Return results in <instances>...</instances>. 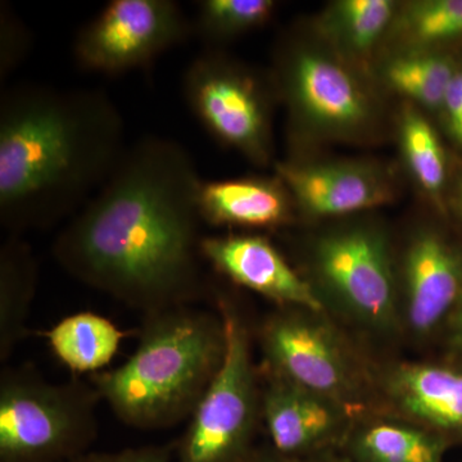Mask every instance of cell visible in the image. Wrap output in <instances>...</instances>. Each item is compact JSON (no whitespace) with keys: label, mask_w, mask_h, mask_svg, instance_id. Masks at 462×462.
Returning <instances> with one entry per match:
<instances>
[{"label":"cell","mask_w":462,"mask_h":462,"mask_svg":"<svg viewBox=\"0 0 462 462\" xmlns=\"http://www.w3.org/2000/svg\"><path fill=\"white\" fill-rule=\"evenodd\" d=\"M394 8L391 0H342L331 5L325 26L346 50L364 53L387 30Z\"/></svg>","instance_id":"obj_23"},{"label":"cell","mask_w":462,"mask_h":462,"mask_svg":"<svg viewBox=\"0 0 462 462\" xmlns=\"http://www.w3.org/2000/svg\"><path fill=\"white\" fill-rule=\"evenodd\" d=\"M267 375L261 392V419L270 447L287 456L340 452L356 422V411L287 380Z\"/></svg>","instance_id":"obj_12"},{"label":"cell","mask_w":462,"mask_h":462,"mask_svg":"<svg viewBox=\"0 0 462 462\" xmlns=\"http://www.w3.org/2000/svg\"><path fill=\"white\" fill-rule=\"evenodd\" d=\"M443 336L448 356L462 357V297L451 319L447 322Z\"/></svg>","instance_id":"obj_29"},{"label":"cell","mask_w":462,"mask_h":462,"mask_svg":"<svg viewBox=\"0 0 462 462\" xmlns=\"http://www.w3.org/2000/svg\"><path fill=\"white\" fill-rule=\"evenodd\" d=\"M38 263L29 243L7 234L0 247V360L26 338L27 319L38 288Z\"/></svg>","instance_id":"obj_18"},{"label":"cell","mask_w":462,"mask_h":462,"mask_svg":"<svg viewBox=\"0 0 462 462\" xmlns=\"http://www.w3.org/2000/svg\"><path fill=\"white\" fill-rule=\"evenodd\" d=\"M440 111L445 116L447 132L455 144L462 148V67H458L446 91Z\"/></svg>","instance_id":"obj_27"},{"label":"cell","mask_w":462,"mask_h":462,"mask_svg":"<svg viewBox=\"0 0 462 462\" xmlns=\"http://www.w3.org/2000/svg\"><path fill=\"white\" fill-rule=\"evenodd\" d=\"M120 109L100 89L17 84L0 99V224L50 229L107 182L126 152Z\"/></svg>","instance_id":"obj_2"},{"label":"cell","mask_w":462,"mask_h":462,"mask_svg":"<svg viewBox=\"0 0 462 462\" xmlns=\"http://www.w3.org/2000/svg\"><path fill=\"white\" fill-rule=\"evenodd\" d=\"M396 32L415 51L462 38V0L410 3L398 16Z\"/></svg>","instance_id":"obj_24"},{"label":"cell","mask_w":462,"mask_h":462,"mask_svg":"<svg viewBox=\"0 0 462 462\" xmlns=\"http://www.w3.org/2000/svg\"><path fill=\"white\" fill-rule=\"evenodd\" d=\"M172 447H142L120 452H88L69 462H172Z\"/></svg>","instance_id":"obj_26"},{"label":"cell","mask_w":462,"mask_h":462,"mask_svg":"<svg viewBox=\"0 0 462 462\" xmlns=\"http://www.w3.org/2000/svg\"><path fill=\"white\" fill-rule=\"evenodd\" d=\"M275 8L273 0H202L191 23L193 35L206 50H221L224 42L263 26Z\"/></svg>","instance_id":"obj_21"},{"label":"cell","mask_w":462,"mask_h":462,"mask_svg":"<svg viewBox=\"0 0 462 462\" xmlns=\"http://www.w3.org/2000/svg\"><path fill=\"white\" fill-rule=\"evenodd\" d=\"M188 107L216 141L258 166L272 160V117L266 85L221 50H206L182 76Z\"/></svg>","instance_id":"obj_7"},{"label":"cell","mask_w":462,"mask_h":462,"mask_svg":"<svg viewBox=\"0 0 462 462\" xmlns=\"http://www.w3.org/2000/svg\"><path fill=\"white\" fill-rule=\"evenodd\" d=\"M225 349L223 318L173 307L148 315L132 357L94 375L93 387L125 424L163 430L193 413Z\"/></svg>","instance_id":"obj_3"},{"label":"cell","mask_w":462,"mask_h":462,"mask_svg":"<svg viewBox=\"0 0 462 462\" xmlns=\"http://www.w3.org/2000/svg\"><path fill=\"white\" fill-rule=\"evenodd\" d=\"M400 133L404 158L413 178L431 199L440 203L447 166L445 151L436 130L420 112L407 108L401 118Z\"/></svg>","instance_id":"obj_22"},{"label":"cell","mask_w":462,"mask_h":462,"mask_svg":"<svg viewBox=\"0 0 462 462\" xmlns=\"http://www.w3.org/2000/svg\"><path fill=\"white\" fill-rule=\"evenodd\" d=\"M125 333L94 312L67 316L47 333L54 355L75 373H93L111 363Z\"/></svg>","instance_id":"obj_19"},{"label":"cell","mask_w":462,"mask_h":462,"mask_svg":"<svg viewBox=\"0 0 462 462\" xmlns=\"http://www.w3.org/2000/svg\"><path fill=\"white\" fill-rule=\"evenodd\" d=\"M462 297V247L437 230L413 236L403 260L401 321L415 338L445 330Z\"/></svg>","instance_id":"obj_13"},{"label":"cell","mask_w":462,"mask_h":462,"mask_svg":"<svg viewBox=\"0 0 462 462\" xmlns=\"http://www.w3.org/2000/svg\"><path fill=\"white\" fill-rule=\"evenodd\" d=\"M457 199H458V206H460V209L462 212V181L460 182V185H458Z\"/></svg>","instance_id":"obj_30"},{"label":"cell","mask_w":462,"mask_h":462,"mask_svg":"<svg viewBox=\"0 0 462 462\" xmlns=\"http://www.w3.org/2000/svg\"><path fill=\"white\" fill-rule=\"evenodd\" d=\"M226 337L223 364L191 413L176 462H239L254 448L261 393L247 327L220 300Z\"/></svg>","instance_id":"obj_5"},{"label":"cell","mask_w":462,"mask_h":462,"mask_svg":"<svg viewBox=\"0 0 462 462\" xmlns=\"http://www.w3.org/2000/svg\"><path fill=\"white\" fill-rule=\"evenodd\" d=\"M266 374L309 389L349 409L374 391L373 370L325 314L284 307L260 334Z\"/></svg>","instance_id":"obj_6"},{"label":"cell","mask_w":462,"mask_h":462,"mask_svg":"<svg viewBox=\"0 0 462 462\" xmlns=\"http://www.w3.org/2000/svg\"><path fill=\"white\" fill-rule=\"evenodd\" d=\"M32 50V33L8 5H0V78L5 80Z\"/></svg>","instance_id":"obj_25"},{"label":"cell","mask_w":462,"mask_h":462,"mask_svg":"<svg viewBox=\"0 0 462 462\" xmlns=\"http://www.w3.org/2000/svg\"><path fill=\"white\" fill-rule=\"evenodd\" d=\"M294 200L276 176L202 181L199 208L202 221L215 226L272 229L291 221Z\"/></svg>","instance_id":"obj_16"},{"label":"cell","mask_w":462,"mask_h":462,"mask_svg":"<svg viewBox=\"0 0 462 462\" xmlns=\"http://www.w3.org/2000/svg\"><path fill=\"white\" fill-rule=\"evenodd\" d=\"M199 169L180 143L149 135L69 218L53 256L69 275L152 315L202 293Z\"/></svg>","instance_id":"obj_1"},{"label":"cell","mask_w":462,"mask_h":462,"mask_svg":"<svg viewBox=\"0 0 462 462\" xmlns=\"http://www.w3.org/2000/svg\"><path fill=\"white\" fill-rule=\"evenodd\" d=\"M457 69L454 60L443 54L412 51L392 60L385 67V78L394 89L419 105L440 109Z\"/></svg>","instance_id":"obj_20"},{"label":"cell","mask_w":462,"mask_h":462,"mask_svg":"<svg viewBox=\"0 0 462 462\" xmlns=\"http://www.w3.org/2000/svg\"><path fill=\"white\" fill-rule=\"evenodd\" d=\"M98 392L80 382L51 384L26 370L0 382V462H69L98 434Z\"/></svg>","instance_id":"obj_4"},{"label":"cell","mask_w":462,"mask_h":462,"mask_svg":"<svg viewBox=\"0 0 462 462\" xmlns=\"http://www.w3.org/2000/svg\"><path fill=\"white\" fill-rule=\"evenodd\" d=\"M312 264L349 318L382 333L402 325L391 251L380 231L354 226L325 234L316 242Z\"/></svg>","instance_id":"obj_8"},{"label":"cell","mask_w":462,"mask_h":462,"mask_svg":"<svg viewBox=\"0 0 462 462\" xmlns=\"http://www.w3.org/2000/svg\"><path fill=\"white\" fill-rule=\"evenodd\" d=\"M278 81L300 126L329 135H351L372 118V105L357 80L333 58L291 45L282 51Z\"/></svg>","instance_id":"obj_10"},{"label":"cell","mask_w":462,"mask_h":462,"mask_svg":"<svg viewBox=\"0 0 462 462\" xmlns=\"http://www.w3.org/2000/svg\"><path fill=\"white\" fill-rule=\"evenodd\" d=\"M276 173L294 205L312 217L355 214L392 199L384 178L356 163L282 162L276 165Z\"/></svg>","instance_id":"obj_15"},{"label":"cell","mask_w":462,"mask_h":462,"mask_svg":"<svg viewBox=\"0 0 462 462\" xmlns=\"http://www.w3.org/2000/svg\"><path fill=\"white\" fill-rule=\"evenodd\" d=\"M376 396L397 416L462 446V357L394 363L373 370Z\"/></svg>","instance_id":"obj_11"},{"label":"cell","mask_w":462,"mask_h":462,"mask_svg":"<svg viewBox=\"0 0 462 462\" xmlns=\"http://www.w3.org/2000/svg\"><path fill=\"white\" fill-rule=\"evenodd\" d=\"M193 35L173 0H112L79 32L74 56L85 71L120 75L151 65Z\"/></svg>","instance_id":"obj_9"},{"label":"cell","mask_w":462,"mask_h":462,"mask_svg":"<svg viewBox=\"0 0 462 462\" xmlns=\"http://www.w3.org/2000/svg\"><path fill=\"white\" fill-rule=\"evenodd\" d=\"M200 254L231 282L282 307L325 314L320 294L285 261L269 239L254 234L205 236Z\"/></svg>","instance_id":"obj_14"},{"label":"cell","mask_w":462,"mask_h":462,"mask_svg":"<svg viewBox=\"0 0 462 462\" xmlns=\"http://www.w3.org/2000/svg\"><path fill=\"white\" fill-rule=\"evenodd\" d=\"M239 462H351L342 452H329L312 456H287L279 454L272 447L252 448L245 458Z\"/></svg>","instance_id":"obj_28"},{"label":"cell","mask_w":462,"mask_h":462,"mask_svg":"<svg viewBox=\"0 0 462 462\" xmlns=\"http://www.w3.org/2000/svg\"><path fill=\"white\" fill-rule=\"evenodd\" d=\"M448 448L433 431L388 413L356 420L340 452L351 462H445Z\"/></svg>","instance_id":"obj_17"}]
</instances>
